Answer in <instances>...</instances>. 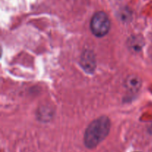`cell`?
<instances>
[{
  "mask_svg": "<svg viewBox=\"0 0 152 152\" xmlns=\"http://www.w3.org/2000/svg\"><path fill=\"white\" fill-rule=\"evenodd\" d=\"M110 126V121L106 117H99L92 122L85 134L86 146L94 148L103 140L109 132Z\"/></svg>",
  "mask_w": 152,
  "mask_h": 152,
  "instance_id": "6da1fadb",
  "label": "cell"
},
{
  "mask_svg": "<svg viewBox=\"0 0 152 152\" xmlns=\"http://www.w3.org/2000/svg\"><path fill=\"white\" fill-rule=\"evenodd\" d=\"M111 28L109 18L104 12H97L91 21V29L96 37H102L106 35Z\"/></svg>",
  "mask_w": 152,
  "mask_h": 152,
  "instance_id": "7a4b0ae2",
  "label": "cell"
},
{
  "mask_svg": "<svg viewBox=\"0 0 152 152\" xmlns=\"http://www.w3.org/2000/svg\"><path fill=\"white\" fill-rule=\"evenodd\" d=\"M127 84L129 88H130L131 89H134L137 90V88H140V82L138 80L137 77H131L129 78V80L127 81Z\"/></svg>",
  "mask_w": 152,
  "mask_h": 152,
  "instance_id": "3957f363",
  "label": "cell"
}]
</instances>
